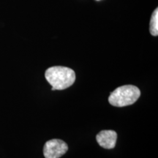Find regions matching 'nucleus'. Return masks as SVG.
<instances>
[{"mask_svg": "<svg viewBox=\"0 0 158 158\" xmlns=\"http://www.w3.org/2000/svg\"><path fill=\"white\" fill-rule=\"evenodd\" d=\"M45 76L52 86V90H63L70 87L76 81V74L72 69L54 66L45 71Z\"/></svg>", "mask_w": 158, "mask_h": 158, "instance_id": "1", "label": "nucleus"}, {"mask_svg": "<svg viewBox=\"0 0 158 158\" xmlns=\"http://www.w3.org/2000/svg\"><path fill=\"white\" fill-rule=\"evenodd\" d=\"M149 31L152 35L157 36L158 35V9L156 8L153 12L150 20Z\"/></svg>", "mask_w": 158, "mask_h": 158, "instance_id": "5", "label": "nucleus"}, {"mask_svg": "<svg viewBox=\"0 0 158 158\" xmlns=\"http://www.w3.org/2000/svg\"><path fill=\"white\" fill-rule=\"evenodd\" d=\"M141 95V91L133 85L119 86L110 93L108 102L116 107H124L135 103Z\"/></svg>", "mask_w": 158, "mask_h": 158, "instance_id": "2", "label": "nucleus"}, {"mask_svg": "<svg viewBox=\"0 0 158 158\" xmlns=\"http://www.w3.org/2000/svg\"><path fill=\"white\" fill-rule=\"evenodd\" d=\"M117 134L114 130H102L96 136V140L100 147L111 149L115 147Z\"/></svg>", "mask_w": 158, "mask_h": 158, "instance_id": "4", "label": "nucleus"}, {"mask_svg": "<svg viewBox=\"0 0 158 158\" xmlns=\"http://www.w3.org/2000/svg\"><path fill=\"white\" fill-rule=\"evenodd\" d=\"M68 144L59 139L47 141L43 147V155L45 158H59L68 152Z\"/></svg>", "mask_w": 158, "mask_h": 158, "instance_id": "3", "label": "nucleus"}]
</instances>
